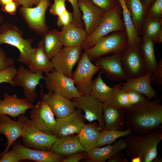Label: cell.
Returning a JSON list of instances; mask_svg holds the SVG:
<instances>
[{"label": "cell", "mask_w": 162, "mask_h": 162, "mask_svg": "<svg viewBox=\"0 0 162 162\" xmlns=\"http://www.w3.org/2000/svg\"><path fill=\"white\" fill-rule=\"evenodd\" d=\"M125 110V126L135 134H144L161 126L162 105L159 100L146 98Z\"/></svg>", "instance_id": "cell-1"}, {"label": "cell", "mask_w": 162, "mask_h": 162, "mask_svg": "<svg viewBox=\"0 0 162 162\" xmlns=\"http://www.w3.org/2000/svg\"><path fill=\"white\" fill-rule=\"evenodd\" d=\"M160 127L148 133L138 135L132 133L124 139L126 154L132 159L139 158L141 162H151L157 156V147L162 140Z\"/></svg>", "instance_id": "cell-2"}, {"label": "cell", "mask_w": 162, "mask_h": 162, "mask_svg": "<svg viewBox=\"0 0 162 162\" xmlns=\"http://www.w3.org/2000/svg\"><path fill=\"white\" fill-rule=\"evenodd\" d=\"M33 40L24 38L23 32L14 25L3 22L0 26V45L6 44L16 47L20 52L18 60L27 66L36 48L32 46Z\"/></svg>", "instance_id": "cell-3"}, {"label": "cell", "mask_w": 162, "mask_h": 162, "mask_svg": "<svg viewBox=\"0 0 162 162\" xmlns=\"http://www.w3.org/2000/svg\"><path fill=\"white\" fill-rule=\"evenodd\" d=\"M128 46L125 30L114 32L100 38L92 48L84 51L92 61L109 54H121L126 50Z\"/></svg>", "instance_id": "cell-4"}, {"label": "cell", "mask_w": 162, "mask_h": 162, "mask_svg": "<svg viewBox=\"0 0 162 162\" xmlns=\"http://www.w3.org/2000/svg\"><path fill=\"white\" fill-rule=\"evenodd\" d=\"M122 10L119 4L105 12L101 22L92 34L87 35L80 46L86 51L92 48L100 38L110 33L125 30V25L121 17Z\"/></svg>", "instance_id": "cell-5"}, {"label": "cell", "mask_w": 162, "mask_h": 162, "mask_svg": "<svg viewBox=\"0 0 162 162\" xmlns=\"http://www.w3.org/2000/svg\"><path fill=\"white\" fill-rule=\"evenodd\" d=\"M22 116L23 133L21 138L23 146L36 150L50 151L58 138L39 129L25 114H22Z\"/></svg>", "instance_id": "cell-6"}, {"label": "cell", "mask_w": 162, "mask_h": 162, "mask_svg": "<svg viewBox=\"0 0 162 162\" xmlns=\"http://www.w3.org/2000/svg\"><path fill=\"white\" fill-rule=\"evenodd\" d=\"M91 62L84 51L71 77L82 95L90 94L92 77L100 70L99 68Z\"/></svg>", "instance_id": "cell-7"}, {"label": "cell", "mask_w": 162, "mask_h": 162, "mask_svg": "<svg viewBox=\"0 0 162 162\" xmlns=\"http://www.w3.org/2000/svg\"><path fill=\"white\" fill-rule=\"evenodd\" d=\"M50 5V0H40L34 7H21L19 11L29 28L37 34L43 35L49 30L46 23V10Z\"/></svg>", "instance_id": "cell-8"}, {"label": "cell", "mask_w": 162, "mask_h": 162, "mask_svg": "<svg viewBox=\"0 0 162 162\" xmlns=\"http://www.w3.org/2000/svg\"><path fill=\"white\" fill-rule=\"evenodd\" d=\"M43 73L41 72H33L29 69L22 65L17 69L13 78L16 86L22 88L24 98L32 104H33L38 98L36 88L38 85H40V80L45 79Z\"/></svg>", "instance_id": "cell-9"}, {"label": "cell", "mask_w": 162, "mask_h": 162, "mask_svg": "<svg viewBox=\"0 0 162 162\" xmlns=\"http://www.w3.org/2000/svg\"><path fill=\"white\" fill-rule=\"evenodd\" d=\"M45 84L48 91L60 94L70 100L82 95L71 78L55 70L45 73Z\"/></svg>", "instance_id": "cell-10"}, {"label": "cell", "mask_w": 162, "mask_h": 162, "mask_svg": "<svg viewBox=\"0 0 162 162\" xmlns=\"http://www.w3.org/2000/svg\"><path fill=\"white\" fill-rule=\"evenodd\" d=\"M139 44L129 46L126 50L120 54L122 67L128 78L140 77L148 72L140 52Z\"/></svg>", "instance_id": "cell-11"}, {"label": "cell", "mask_w": 162, "mask_h": 162, "mask_svg": "<svg viewBox=\"0 0 162 162\" xmlns=\"http://www.w3.org/2000/svg\"><path fill=\"white\" fill-rule=\"evenodd\" d=\"M82 50L80 46L62 48L51 59L54 69L71 78L73 68L80 59Z\"/></svg>", "instance_id": "cell-12"}, {"label": "cell", "mask_w": 162, "mask_h": 162, "mask_svg": "<svg viewBox=\"0 0 162 162\" xmlns=\"http://www.w3.org/2000/svg\"><path fill=\"white\" fill-rule=\"evenodd\" d=\"M50 106L42 100L34 105L30 112V119L36 127L44 133L54 135L56 120Z\"/></svg>", "instance_id": "cell-13"}, {"label": "cell", "mask_w": 162, "mask_h": 162, "mask_svg": "<svg viewBox=\"0 0 162 162\" xmlns=\"http://www.w3.org/2000/svg\"><path fill=\"white\" fill-rule=\"evenodd\" d=\"M71 100L75 108L83 111L85 119L89 122L97 121L101 131L105 129L103 118V103L90 94L82 95Z\"/></svg>", "instance_id": "cell-14"}, {"label": "cell", "mask_w": 162, "mask_h": 162, "mask_svg": "<svg viewBox=\"0 0 162 162\" xmlns=\"http://www.w3.org/2000/svg\"><path fill=\"white\" fill-rule=\"evenodd\" d=\"M125 110L112 99L103 103V118L105 128L123 130L125 128Z\"/></svg>", "instance_id": "cell-15"}, {"label": "cell", "mask_w": 162, "mask_h": 162, "mask_svg": "<svg viewBox=\"0 0 162 162\" xmlns=\"http://www.w3.org/2000/svg\"><path fill=\"white\" fill-rule=\"evenodd\" d=\"M87 36L93 32L103 20L105 12L95 5L91 0H78Z\"/></svg>", "instance_id": "cell-16"}, {"label": "cell", "mask_w": 162, "mask_h": 162, "mask_svg": "<svg viewBox=\"0 0 162 162\" xmlns=\"http://www.w3.org/2000/svg\"><path fill=\"white\" fill-rule=\"evenodd\" d=\"M94 62L100 71L112 81L121 82L128 78L122 67L120 54L101 57L95 60Z\"/></svg>", "instance_id": "cell-17"}, {"label": "cell", "mask_w": 162, "mask_h": 162, "mask_svg": "<svg viewBox=\"0 0 162 162\" xmlns=\"http://www.w3.org/2000/svg\"><path fill=\"white\" fill-rule=\"evenodd\" d=\"M57 125L54 135L57 138L79 134L85 124V119L82 111L76 109L67 116L56 118Z\"/></svg>", "instance_id": "cell-18"}, {"label": "cell", "mask_w": 162, "mask_h": 162, "mask_svg": "<svg viewBox=\"0 0 162 162\" xmlns=\"http://www.w3.org/2000/svg\"><path fill=\"white\" fill-rule=\"evenodd\" d=\"M12 146L21 160H30L38 162H62L65 158L50 150L44 151L27 147L19 141H15Z\"/></svg>", "instance_id": "cell-19"}, {"label": "cell", "mask_w": 162, "mask_h": 162, "mask_svg": "<svg viewBox=\"0 0 162 162\" xmlns=\"http://www.w3.org/2000/svg\"><path fill=\"white\" fill-rule=\"evenodd\" d=\"M23 133L22 114L17 116V121L12 120L7 115H0V134L4 135L7 140L5 149L0 154V159L16 140L22 136Z\"/></svg>", "instance_id": "cell-20"}, {"label": "cell", "mask_w": 162, "mask_h": 162, "mask_svg": "<svg viewBox=\"0 0 162 162\" xmlns=\"http://www.w3.org/2000/svg\"><path fill=\"white\" fill-rule=\"evenodd\" d=\"M33 105L25 98H19L16 94L10 95L5 92L3 99L0 100V115H6L15 118L20 115L25 114Z\"/></svg>", "instance_id": "cell-21"}, {"label": "cell", "mask_w": 162, "mask_h": 162, "mask_svg": "<svg viewBox=\"0 0 162 162\" xmlns=\"http://www.w3.org/2000/svg\"><path fill=\"white\" fill-rule=\"evenodd\" d=\"M42 100L47 104L56 118L67 116L75 110L72 101L58 93L48 91L44 94Z\"/></svg>", "instance_id": "cell-22"}, {"label": "cell", "mask_w": 162, "mask_h": 162, "mask_svg": "<svg viewBox=\"0 0 162 162\" xmlns=\"http://www.w3.org/2000/svg\"><path fill=\"white\" fill-rule=\"evenodd\" d=\"M152 73L148 72L144 76L137 78H128L121 88L125 91L132 90L144 95L149 100L157 97L158 94L151 85L150 77Z\"/></svg>", "instance_id": "cell-23"}, {"label": "cell", "mask_w": 162, "mask_h": 162, "mask_svg": "<svg viewBox=\"0 0 162 162\" xmlns=\"http://www.w3.org/2000/svg\"><path fill=\"white\" fill-rule=\"evenodd\" d=\"M50 151L64 157H68L80 152L85 151L75 134L58 138Z\"/></svg>", "instance_id": "cell-24"}, {"label": "cell", "mask_w": 162, "mask_h": 162, "mask_svg": "<svg viewBox=\"0 0 162 162\" xmlns=\"http://www.w3.org/2000/svg\"><path fill=\"white\" fill-rule=\"evenodd\" d=\"M126 146L124 139H121L112 145L102 147H95L87 152L86 157L90 162H105L116 153L124 150Z\"/></svg>", "instance_id": "cell-25"}, {"label": "cell", "mask_w": 162, "mask_h": 162, "mask_svg": "<svg viewBox=\"0 0 162 162\" xmlns=\"http://www.w3.org/2000/svg\"><path fill=\"white\" fill-rule=\"evenodd\" d=\"M86 36L84 29L71 23L67 26L62 27L59 38L64 47H77L80 46Z\"/></svg>", "instance_id": "cell-26"}, {"label": "cell", "mask_w": 162, "mask_h": 162, "mask_svg": "<svg viewBox=\"0 0 162 162\" xmlns=\"http://www.w3.org/2000/svg\"><path fill=\"white\" fill-rule=\"evenodd\" d=\"M101 131L99 125L94 122L84 124L77 135L85 151L87 152L96 147Z\"/></svg>", "instance_id": "cell-27"}, {"label": "cell", "mask_w": 162, "mask_h": 162, "mask_svg": "<svg viewBox=\"0 0 162 162\" xmlns=\"http://www.w3.org/2000/svg\"><path fill=\"white\" fill-rule=\"evenodd\" d=\"M122 83L116 84V88L112 98L125 109L144 100L146 97L142 94L132 90L125 91L121 88Z\"/></svg>", "instance_id": "cell-28"}, {"label": "cell", "mask_w": 162, "mask_h": 162, "mask_svg": "<svg viewBox=\"0 0 162 162\" xmlns=\"http://www.w3.org/2000/svg\"><path fill=\"white\" fill-rule=\"evenodd\" d=\"M28 66L31 70L34 72H41L46 73L54 70L51 60L45 53L41 40L39 42Z\"/></svg>", "instance_id": "cell-29"}, {"label": "cell", "mask_w": 162, "mask_h": 162, "mask_svg": "<svg viewBox=\"0 0 162 162\" xmlns=\"http://www.w3.org/2000/svg\"><path fill=\"white\" fill-rule=\"evenodd\" d=\"M162 18L146 17L142 27L141 33L158 44L162 42Z\"/></svg>", "instance_id": "cell-30"}, {"label": "cell", "mask_w": 162, "mask_h": 162, "mask_svg": "<svg viewBox=\"0 0 162 162\" xmlns=\"http://www.w3.org/2000/svg\"><path fill=\"white\" fill-rule=\"evenodd\" d=\"M102 74L100 71L98 76L92 80L90 94L103 103L112 98L116 84L113 87L107 85L102 79Z\"/></svg>", "instance_id": "cell-31"}, {"label": "cell", "mask_w": 162, "mask_h": 162, "mask_svg": "<svg viewBox=\"0 0 162 162\" xmlns=\"http://www.w3.org/2000/svg\"><path fill=\"white\" fill-rule=\"evenodd\" d=\"M154 43L152 40L142 36L139 44L140 52L148 72H154L157 68L158 63L155 58Z\"/></svg>", "instance_id": "cell-32"}, {"label": "cell", "mask_w": 162, "mask_h": 162, "mask_svg": "<svg viewBox=\"0 0 162 162\" xmlns=\"http://www.w3.org/2000/svg\"><path fill=\"white\" fill-rule=\"evenodd\" d=\"M60 32L56 29L49 30L44 34L41 40L45 53L50 60L63 46L59 38Z\"/></svg>", "instance_id": "cell-33"}, {"label": "cell", "mask_w": 162, "mask_h": 162, "mask_svg": "<svg viewBox=\"0 0 162 162\" xmlns=\"http://www.w3.org/2000/svg\"><path fill=\"white\" fill-rule=\"evenodd\" d=\"M120 6L123 20L128 38L129 46L139 44L141 40L132 21L130 11L127 6L126 0H118Z\"/></svg>", "instance_id": "cell-34"}, {"label": "cell", "mask_w": 162, "mask_h": 162, "mask_svg": "<svg viewBox=\"0 0 162 162\" xmlns=\"http://www.w3.org/2000/svg\"><path fill=\"white\" fill-rule=\"evenodd\" d=\"M126 2L139 35L146 17V10L140 0H126Z\"/></svg>", "instance_id": "cell-35"}, {"label": "cell", "mask_w": 162, "mask_h": 162, "mask_svg": "<svg viewBox=\"0 0 162 162\" xmlns=\"http://www.w3.org/2000/svg\"><path fill=\"white\" fill-rule=\"evenodd\" d=\"M132 133V130L129 128L122 130H108L105 128L100 132L96 147H100L105 145L111 144L118 138L126 137Z\"/></svg>", "instance_id": "cell-36"}, {"label": "cell", "mask_w": 162, "mask_h": 162, "mask_svg": "<svg viewBox=\"0 0 162 162\" xmlns=\"http://www.w3.org/2000/svg\"><path fill=\"white\" fill-rule=\"evenodd\" d=\"M71 4L73 9V20L72 24L75 26L84 29V26L80 10L78 7V0H66Z\"/></svg>", "instance_id": "cell-37"}, {"label": "cell", "mask_w": 162, "mask_h": 162, "mask_svg": "<svg viewBox=\"0 0 162 162\" xmlns=\"http://www.w3.org/2000/svg\"><path fill=\"white\" fill-rule=\"evenodd\" d=\"M16 70L14 65L0 70V84L6 82L9 83L12 87L16 86L13 79L16 74Z\"/></svg>", "instance_id": "cell-38"}, {"label": "cell", "mask_w": 162, "mask_h": 162, "mask_svg": "<svg viewBox=\"0 0 162 162\" xmlns=\"http://www.w3.org/2000/svg\"><path fill=\"white\" fill-rule=\"evenodd\" d=\"M162 0H155L146 10V17L162 18Z\"/></svg>", "instance_id": "cell-39"}, {"label": "cell", "mask_w": 162, "mask_h": 162, "mask_svg": "<svg viewBox=\"0 0 162 162\" xmlns=\"http://www.w3.org/2000/svg\"><path fill=\"white\" fill-rule=\"evenodd\" d=\"M151 84L158 87L162 86V59H160L158 63L157 68L152 73L150 77Z\"/></svg>", "instance_id": "cell-40"}, {"label": "cell", "mask_w": 162, "mask_h": 162, "mask_svg": "<svg viewBox=\"0 0 162 162\" xmlns=\"http://www.w3.org/2000/svg\"><path fill=\"white\" fill-rule=\"evenodd\" d=\"M66 0H53L51 5L50 12L52 15L57 16L64 13L67 9L66 7Z\"/></svg>", "instance_id": "cell-41"}, {"label": "cell", "mask_w": 162, "mask_h": 162, "mask_svg": "<svg viewBox=\"0 0 162 162\" xmlns=\"http://www.w3.org/2000/svg\"><path fill=\"white\" fill-rule=\"evenodd\" d=\"M96 6L105 12L119 4L118 0H91Z\"/></svg>", "instance_id": "cell-42"}, {"label": "cell", "mask_w": 162, "mask_h": 162, "mask_svg": "<svg viewBox=\"0 0 162 162\" xmlns=\"http://www.w3.org/2000/svg\"><path fill=\"white\" fill-rule=\"evenodd\" d=\"M15 63L12 58L7 56L6 53L0 45V71L14 65Z\"/></svg>", "instance_id": "cell-43"}, {"label": "cell", "mask_w": 162, "mask_h": 162, "mask_svg": "<svg viewBox=\"0 0 162 162\" xmlns=\"http://www.w3.org/2000/svg\"><path fill=\"white\" fill-rule=\"evenodd\" d=\"M73 14L67 10L62 14L58 16L57 24L59 27L65 26L72 23Z\"/></svg>", "instance_id": "cell-44"}, {"label": "cell", "mask_w": 162, "mask_h": 162, "mask_svg": "<svg viewBox=\"0 0 162 162\" xmlns=\"http://www.w3.org/2000/svg\"><path fill=\"white\" fill-rule=\"evenodd\" d=\"M21 160L12 149L2 156L0 159V162H18Z\"/></svg>", "instance_id": "cell-45"}, {"label": "cell", "mask_w": 162, "mask_h": 162, "mask_svg": "<svg viewBox=\"0 0 162 162\" xmlns=\"http://www.w3.org/2000/svg\"><path fill=\"white\" fill-rule=\"evenodd\" d=\"M19 4L15 1L11 2L2 6L1 10L3 12L13 15L16 14Z\"/></svg>", "instance_id": "cell-46"}, {"label": "cell", "mask_w": 162, "mask_h": 162, "mask_svg": "<svg viewBox=\"0 0 162 162\" xmlns=\"http://www.w3.org/2000/svg\"><path fill=\"white\" fill-rule=\"evenodd\" d=\"M87 154L85 151L78 152L65 158L62 162H78L86 158Z\"/></svg>", "instance_id": "cell-47"}, {"label": "cell", "mask_w": 162, "mask_h": 162, "mask_svg": "<svg viewBox=\"0 0 162 162\" xmlns=\"http://www.w3.org/2000/svg\"><path fill=\"white\" fill-rule=\"evenodd\" d=\"M124 154L122 152H118L108 160V162H128V160L124 158Z\"/></svg>", "instance_id": "cell-48"}, {"label": "cell", "mask_w": 162, "mask_h": 162, "mask_svg": "<svg viewBox=\"0 0 162 162\" xmlns=\"http://www.w3.org/2000/svg\"><path fill=\"white\" fill-rule=\"evenodd\" d=\"M19 5L24 7H32L35 5H37L40 0H15Z\"/></svg>", "instance_id": "cell-49"}, {"label": "cell", "mask_w": 162, "mask_h": 162, "mask_svg": "<svg viewBox=\"0 0 162 162\" xmlns=\"http://www.w3.org/2000/svg\"><path fill=\"white\" fill-rule=\"evenodd\" d=\"M146 10L150 6L155 0H140Z\"/></svg>", "instance_id": "cell-50"}, {"label": "cell", "mask_w": 162, "mask_h": 162, "mask_svg": "<svg viewBox=\"0 0 162 162\" xmlns=\"http://www.w3.org/2000/svg\"><path fill=\"white\" fill-rule=\"evenodd\" d=\"M14 1L15 0H0V4L3 6Z\"/></svg>", "instance_id": "cell-51"}, {"label": "cell", "mask_w": 162, "mask_h": 162, "mask_svg": "<svg viewBox=\"0 0 162 162\" xmlns=\"http://www.w3.org/2000/svg\"><path fill=\"white\" fill-rule=\"evenodd\" d=\"M3 22V18L2 15L0 13V25Z\"/></svg>", "instance_id": "cell-52"}]
</instances>
